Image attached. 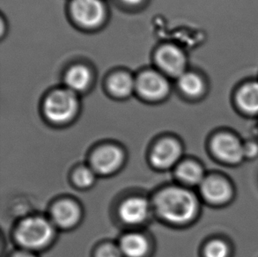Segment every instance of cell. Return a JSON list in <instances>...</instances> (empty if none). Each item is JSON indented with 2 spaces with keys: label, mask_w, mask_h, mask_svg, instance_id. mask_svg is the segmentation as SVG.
Returning a JSON list of instances; mask_svg holds the SVG:
<instances>
[{
  "label": "cell",
  "mask_w": 258,
  "mask_h": 257,
  "mask_svg": "<svg viewBox=\"0 0 258 257\" xmlns=\"http://www.w3.org/2000/svg\"><path fill=\"white\" fill-rule=\"evenodd\" d=\"M13 257H35L34 254H31V253H28V252H26V251H23V252H18L16 254H14Z\"/></svg>",
  "instance_id": "24"
},
{
  "label": "cell",
  "mask_w": 258,
  "mask_h": 257,
  "mask_svg": "<svg viewBox=\"0 0 258 257\" xmlns=\"http://www.w3.org/2000/svg\"><path fill=\"white\" fill-rule=\"evenodd\" d=\"M119 247L127 257H144L148 252L149 244L142 234L129 233L122 237Z\"/></svg>",
  "instance_id": "15"
},
{
  "label": "cell",
  "mask_w": 258,
  "mask_h": 257,
  "mask_svg": "<svg viewBox=\"0 0 258 257\" xmlns=\"http://www.w3.org/2000/svg\"><path fill=\"white\" fill-rule=\"evenodd\" d=\"M235 101L245 113L258 114V81H250L241 86L236 93Z\"/></svg>",
  "instance_id": "13"
},
{
  "label": "cell",
  "mask_w": 258,
  "mask_h": 257,
  "mask_svg": "<svg viewBox=\"0 0 258 257\" xmlns=\"http://www.w3.org/2000/svg\"><path fill=\"white\" fill-rule=\"evenodd\" d=\"M243 148H244V157L250 158V157L255 156L258 153V146L254 142L245 144L243 145Z\"/></svg>",
  "instance_id": "22"
},
{
  "label": "cell",
  "mask_w": 258,
  "mask_h": 257,
  "mask_svg": "<svg viewBox=\"0 0 258 257\" xmlns=\"http://www.w3.org/2000/svg\"><path fill=\"white\" fill-rule=\"evenodd\" d=\"M136 90L149 101H160L168 95L170 85L167 76L156 71H146L136 79Z\"/></svg>",
  "instance_id": "4"
},
{
  "label": "cell",
  "mask_w": 258,
  "mask_h": 257,
  "mask_svg": "<svg viewBox=\"0 0 258 257\" xmlns=\"http://www.w3.org/2000/svg\"><path fill=\"white\" fill-rule=\"evenodd\" d=\"M123 160L122 151L118 147L105 146L98 149L92 158L94 170L102 174H111L118 169Z\"/></svg>",
  "instance_id": "8"
},
{
  "label": "cell",
  "mask_w": 258,
  "mask_h": 257,
  "mask_svg": "<svg viewBox=\"0 0 258 257\" xmlns=\"http://www.w3.org/2000/svg\"><path fill=\"white\" fill-rule=\"evenodd\" d=\"M158 214L168 222L188 223L199 211V202L192 192L180 187H169L161 190L154 199Z\"/></svg>",
  "instance_id": "1"
},
{
  "label": "cell",
  "mask_w": 258,
  "mask_h": 257,
  "mask_svg": "<svg viewBox=\"0 0 258 257\" xmlns=\"http://www.w3.org/2000/svg\"><path fill=\"white\" fill-rule=\"evenodd\" d=\"M212 149L215 156L227 163H239L244 158L243 144L230 134L216 136L213 139Z\"/></svg>",
  "instance_id": "7"
},
{
  "label": "cell",
  "mask_w": 258,
  "mask_h": 257,
  "mask_svg": "<svg viewBox=\"0 0 258 257\" xmlns=\"http://www.w3.org/2000/svg\"><path fill=\"white\" fill-rule=\"evenodd\" d=\"M151 206L147 199L140 197L126 199L119 209V215L128 225H140L150 215Z\"/></svg>",
  "instance_id": "9"
},
{
  "label": "cell",
  "mask_w": 258,
  "mask_h": 257,
  "mask_svg": "<svg viewBox=\"0 0 258 257\" xmlns=\"http://www.w3.org/2000/svg\"><path fill=\"white\" fill-rule=\"evenodd\" d=\"M79 100L77 94L68 88L58 89L46 98L43 111L49 121L57 124L70 122L77 114Z\"/></svg>",
  "instance_id": "3"
},
{
  "label": "cell",
  "mask_w": 258,
  "mask_h": 257,
  "mask_svg": "<svg viewBox=\"0 0 258 257\" xmlns=\"http://www.w3.org/2000/svg\"><path fill=\"white\" fill-rule=\"evenodd\" d=\"M108 88L115 96L127 97L136 90V80L129 73H116L109 78Z\"/></svg>",
  "instance_id": "16"
},
{
  "label": "cell",
  "mask_w": 258,
  "mask_h": 257,
  "mask_svg": "<svg viewBox=\"0 0 258 257\" xmlns=\"http://www.w3.org/2000/svg\"><path fill=\"white\" fill-rule=\"evenodd\" d=\"M93 75L90 69L82 65L74 66L67 71L64 76V82L67 88L74 93H80L87 90L90 87Z\"/></svg>",
  "instance_id": "14"
},
{
  "label": "cell",
  "mask_w": 258,
  "mask_h": 257,
  "mask_svg": "<svg viewBox=\"0 0 258 257\" xmlns=\"http://www.w3.org/2000/svg\"><path fill=\"white\" fill-rule=\"evenodd\" d=\"M71 13L78 24L96 28L104 21L106 7L101 0H73Z\"/></svg>",
  "instance_id": "5"
},
{
  "label": "cell",
  "mask_w": 258,
  "mask_h": 257,
  "mask_svg": "<svg viewBox=\"0 0 258 257\" xmlns=\"http://www.w3.org/2000/svg\"><path fill=\"white\" fill-rule=\"evenodd\" d=\"M200 191L206 200L213 204L228 201L233 194L230 184L223 178L217 176L205 178L200 184Z\"/></svg>",
  "instance_id": "11"
},
{
  "label": "cell",
  "mask_w": 258,
  "mask_h": 257,
  "mask_svg": "<svg viewBox=\"0 0 258 257\" xmlns=\"http://www.w3.org/2000/svg\"><path fill=\"white\" fill-rule=\"evenodd\" d=\"M120 1L128 6H137V5H140L143 0H120Z\"/></svg>",
  "instance_id": "23"
},
{
  "label": "cell",
  "mask_w": 258,
  "mask_h": 257,
  "mask_svg": "<svg viewBox=\"0 0 258 257\" xmlns=\"http://www.w3.org/2000/svg\"><path fill=\"white\" fill-rule=\"evenodd\" d=\"M54 233L51 223L42 217H30L18 226L15 236L18 242L27 249H40L51 240Z\"/></svg>",
  "instance_id": "2"
},
{
  "label": "cell",
  "mask_w": 258,
  "mask_h": 257,
  "mask_svg": "<svg viewBox=\"0 0 258 257\" xmlns=\"http://www.w3.org/2000/svg\"><path fill=\"white\" fill-rule=\"evenodd\" d=\"M74 182L81 188H87L94 184L95 174L94 171L88 167L79 168L74 176Z\"/></svg>",
  "instance_id": "19"
},
{
  "label": "cell",
  "mask_w": 258,
  "mask_h": 257,
  "mask_svg": "<svg viewBox=\"0 0 258 257\" xmlns=\"http://www.w3.org/2000/svg\"><path fill=\"white\" fill-rule=\"evenodd\" d=\"M53 222L62 228L75 226L81 218V210L77 204L70 200L60 201L53 207Z\"/></svg>",
  "instance_id": "12"
},
{
  "label": "cell",
  "mask_w": 258,
  "mask_h": 257,
  "mask_svg": "<svg viewBox=\"0 0 258 257\" xmlns=\"http://www.w3.org/2000/svg\"><path fill=\"white\" fill-rule=\"evenodd\" d=\"M122 254L120 247L112 244H107L99 249L97 257H122Z\"/></svg>",
  "instance_id": "21"
},
{
  "label": "cell",
  "mask_w": 258,
  "mask_h": 257,
  "mask_svg": "<svg viewBox=\"0 0 258 257\" xmlns=\"http://www.w3.org/2000/svg\"><path fill=\"white\" fill-rule=\"evenodd\" d=\"M181 146L174 139H166L154 147L151 160L155 167L168 168L174 166L181 156Z\"/></svg>",
  "instance_id": "10"
},
{
  "label": "cell",
  "mask_w": 258,
  "mask_h": 257,
  "mask_svg": "<svg viewBox=\"0 0 258 257\" xmlns=\"http://www.w3.org/2000/svg\"><path fill=\"white\" fill-rule=\"evenodd\" d=\"M176 175L181 181L188 185H200L205 180L202 167L192 161H185L179 165Z\"/></svg>",
  "instance_id": "18"
},
{
  "label": "cell",
  "mask_w": 258,
  "mask_h": 257,
  "mask_svg": "<svg viewBox=\"0 0 258 257\" xmlns=\"http://www.w3.org/2000/svg\"><path fill=\"white\" fill-rule=\"evenodd\" d=\"M155 61L161 73L166 76L179 78L187 67V57L178 46L167 44L158 49Z\"/></svg>",
  "instance_id": "6"
},
{
  "label": "cell",
  "mask_w": 258,
  "mask_h": 257,
  "mask_svg": "<svg viewBox=\"0 0 258 257\" xmlns=\"http://www.w3.org/2000/svg\"><path fill=\"white\" fill-rule=\"evenodd\" d=\"M228 247L222 240H215L206 245L205 249L206 257H227Z\"/></svg>",
  "instance_id": "20"
},
{
  "label": "cell",
  "mask_w": 258,
  "mask_h": 257,
  "mask_svg": "<svg viewBox=\"0 0 258 257\" xmlns=\"http://www.w3.org/2000/svg\"><path fill=\"white\" fill-rule=\"evenodd\" d=\"M178 87L182 94L192 98L201 96L206 88L202 77L192 72H185L178 78Z\"/></svg>",
  "instance_id": "17"
}]
</instances>
